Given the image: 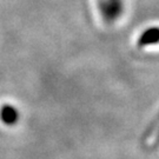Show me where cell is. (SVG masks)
Returning <instances> with one entry per match:
<instances>
[{
  "label": "cell",
  "instance_id": "1",
  "mask_svg": "<svg viewBox=\"0 0 159 159\" xmlns=\"http://www.w3.org/2000/svg\"><path fill=\"white\" fill-rule=\"evenodd\" d=\"M98 7L105 23L111 24L116 21L123 13L121 0H97Z\"/></svg>",
  "mask_w": 159,
  "mask_h": 159
},
{
  "label": "cell",
  "instance_id": "4",
  "mask_svg": "<svg viewBox=\"0 0 159 159\" xmlns=\"http://www.w3.org/2000/svg\"><path fill=\"white\" fill-rule=\"evenodd\" d=\"M144 140L146 143L152 142V146H157L159 144V114L156 117L153 123L148 126L144 136Z\"/></svg>",
  "mask_w": 159,
  "mask_h": 159
},
{
  "label": "cell",
  "instance_id": "2",
  "mask_svg": "<svg viewBox=\"0 0 159 159\" xmlns=\"http://www.w3.org/2000/svg\"><path fill=\"white\" fill-rule=\"evenodd\" d=\"M159 43V27L158 26H152L150 29L145 30L140 37L138 38L137 44L139 47H146L148 45H153Z\"/></svg>",
  "mask_w": 159,
  "mask_h": 159
},
{
  "label": "cell",
  "instance_id": "3",
  "mask_svg": "<svg viewBox=\"0 0 159 159\" xmlns=\"http://www.w3.org/2000/svg\"><path fill=\"white\" fill-rule=\"evenodd\" d=\"M19 113L17 108L11 105H5L0 108V119L6 125H14L18 121Z\"/></svg>",
  "mask_w": 159,
  "mask_h": 159
}]
</instances>
